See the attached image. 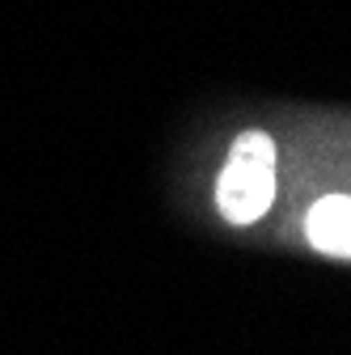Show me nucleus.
Returning <instances> with one entry per match:
<instances>
[{"label":"nucleus","mask_w":351,"mask_h":355,"mask_svg":"<svg viewBox=\"0 0 351 355\" xmlns=\"http://www.w3.org/2000/svg\"><path fill=\"white\" fill-rule=\"evenodd\" d=\"M305 237L330 258H351V195H326L305 216Z\"/></svg>","instance_id":"nucleus-2"},{"label":"nucleus","mask_w":351,"mask_h":355,"mask_svg":"<svg viewBox=\"0 0 351 355\" xmlns=\"http://www.w3.org/2000/svg\"><path fill=\"white\" fill-rule=\"evenodd\" d=\"M275 140L267 131H241L216 182V207L229 225H254L275 199Z\"/></svg>","instance_id":"nucleus-1"}]
</instances>
